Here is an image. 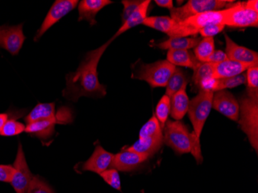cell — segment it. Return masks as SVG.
<instances>
[{
  "label": "cell",
  "mask_w": 258,
  "mask_h": 193,
  "mask_svg": "<svg viewBox=\"0 0 258 193\" xmlns=\"http://www.w3.org/2000/svg\"><path fill=\"white\" fill-rule=\"evenodd\" d=\"M113 40L110 39L96 50L88 52L77 71L67 75V86L63 91L64 98L76 102L81 97L103 98L106 95V87L98 80V65Z\"/></svg>",
  "instance_id": "obj_1"
},
{
  "label": "cell",
  "mask_w": 258,
  "mask_h": 193,
  "mask_svg": "<svg viewBox=\"0 0 258 193\" xmlns=\"http://www.w3.org/2000/svg\"><path fill=\"white\" fill-rule=\"evenodd\" d=\"M213 97L214 92L212 91H199L195 98L189 101V109L187 111L194 127V132L191 133L194 142L191 153L198 164L203 162L200 139L204 124L212 109Z\"/></svg>",
  "instance_id": "obj_2"
},
{
  "label": "cell",
  "mask_w": 258,
  "mask_h": 193,
  "mask_svg": "<svg viewBox=\"0 0 258 193\" xmlns=\"http://www.w3.org/2000/svg\"><path fill=\"white\" fill-rule=\"evenodd\" d=\"M238 122L256 152L258 151V90L247 89L240 103Z\"/></svg>",
  "instance_id": "obj_3"
},
{
  "label": "cell",
  "mask_w": 258,
  "mask_h": 193,
  "mask_svg": "<svg viewBox=\"0 0 258 193\" xmlns=\"http://www.w3.org/2000/svg\"><path fill=\"white\" fill-rule=\"evenodd\" d=\"M226 14L227 9L219 11L206 12L204 14L192 16L183 21L176 23V25L167 35L169 38H176L197 34L200 30L210 24L224 23Z\"/></svg>",
  "instance_id": "obj_4"
},
{
  "label": "cell",
  "mask_w": 258,
  "mask_h": 193,
  "mask_svg": "<svg viewBox=\"0 0 258 193\" xmlns=\"http://www.w3.org/2000/svg\"><path fill=\"white\" fill-rule=\"evenodd\" d=\"M176 67L169 63L167 59L158 60L152 63H140L136 65L132 78L146 81L151 88L166 87L169 78Z\"/></svg>",
  "instance_id": "obj_5"
},
{
  "label": "cell",
  "mask_w": 258,
  "mask_h": 193,
  "mask_svg": "<svg viewBox=\"0 0 258 193\" xmlns=\"http://www.w3.org/2000/svg\"><path fill=\"white\" fill-rule=\"evenodd\" d=\"M163 143L178 155L189 153L192 149V134L181 120H168L163 128Z\"/></svg>",
  "instance_id": "obj_6"
},
{
  "label": "cell",
  "mask_w": 258,
  "mask_h": 193,
  "mask_svg": "<svg viewBox=\"0 0 258 193\" xmlns=\"http://www.w3.org/2000/svg\"><path fill=\"white\" fill-rule=\"evenodd\" d=\"M233 1L227 0H189L185 5L175 8L170 11L171 18L176 23L183 21L185 19L204 14L206 12L219 11L224 10L227 4Z\"/></svg>",
  "instance_id": "obj_7"
},
{
  "label": "cell",
  "mask_w": 258,
  "mask_h": 193,
  "mask_svg": "<svg viewBox=\"0 0 258 193\" xmlns=\"http://www.w3.org/2000/svg\"><path fill=\"white\" fill-rule=\"evenodd\" d=\"M224 23L230 27H257L258 13L249 8L246 2L237 3L227 8Z\"/></svg>",
  "instance_id": "obj_8"
},
{
  "label": "cell",
  "mask_w": 258,
  "mask_h": 193,
  "mask_svg": "<svg viewBox=\"0 0 258 193\" xmlns=\"http://www.w3.org/2000/svg\"><path fill=\"white\" fill-rule=\"evenodd\" d=\"M72 120V113L69 110L59 111L53 118L38 120L30 123L26 125L25 132L29 134L34 135L41 140L50 139L55 132V125L56 124H67Z\"/></svg>",
  "instance_id": "obj_9"
},
{
  "label": "cell",
  "mask_w": 258,
  "mask_h": 193,
  "mask_svg": "<svg viewBox=\"0 0 258 193\" xmlns=\"http://www.w3.org/2000/svg\"><path fill=\"white\" fill-rule=\"evenodd\" d=\"M13 166L14 168V174L10 184L16 192L27 193L34 175L29 168L21 143L19 144L18 151Z\"/></svg>",
  "instance_id": "obj_10"
},
{
  "label": "cell",
  "mask_w": 258,
  "mask_h": 193,
  "mask_svg": "<svg viewBox=\"0 0 258 193\" xmlns=\"http://www.w3.org/2000/svg\"><path fill=\"white\" fill-rule=\"evenodd\" d=\"M79 1L78 0H56L46 14L41 27L37 30L34 40L37 41L55 23L60 21L70 12L76 8Z\"/></svg>",
  "instance_id": "obj_11"
},
{
  "label": "cell",
  "mask_w": 258,
  "mask_h": 193,
  "mask_svg": "<svg viewBox=\"0 0 258 193\" xmlns=\"http://www.w3.org/2000/svg\"><path fill=\"white\" fill-rule=\"evenodd\" d=\"M25 40L23 24L0 27V47L5 49L10 54H18Z\"/></svg>",
  "instance_id": "obj_12"
},
{
  "label": "cell",
  "mask_w": 258,
  "mask_h": 193,
  "mask_svg": "<svg viewBox=\"0 0 258 193\" xmlns=\"http://www.w3.org/2000/svg\"><path fill=\"white\" fill-rule=\"evenodd\" d=\"M212 108L217 110L223 115L234 121H238L240 106L234 96L227 91H217L214 93Z\"/></svg>",
  "instance_id": "obj_13"
},
{
  "label": "cell",
  "mask_w": 258,
  "mask_h": 193,
  "mask_svg": "<svg viewBox=\"0 0 258 193\" xmlns=\"http://www.w3.org/2000/svg\"><path fill=\"white\" fill-rule=\"evenodd\" d=\"M226 40V54L230 60L245 63L248 66L258 65V53L256 51L250 50L248 48L236 43L229 37L224 34Z\"/></svg>",
  "instance_id": "obj_14"
},
{
  "label": "cell",
  "mask_w": 258,
  "mask_h": 193,
  "mask_svg": "<svg viewBox=\"0 0 258 193\" xmlns=\"http://www.w3.org/2000/svg\"><path fill=\"white\" fill-rule=\"evenodd\" d=\"M114 155L103 149L100 145L96 146L89 159L82 165V170L90 171L101 175L111 168Z\"/></svg>",
  "instance_id": "obj_15"
},
{
  "label": "cell",
  "mask_w": 258,
  "mask_h": 193,
  "mask_svg": "<svg viewBox=\"0 0 258 193\" xmlns=\"http://www.w3.org/2000/svg\"><path fill=\"white\" fill-rule=\"evenodd\" d=\"M149 157L124 149L114 155L111 168L120 172H130L146 162Z\"/></svg>",
  "instance_id": "obj_16"
},
{
  "label": "cell",
  "mask_w": 258,
  "mask_h": 193,
  "mask_svg": "<svg viewBox=\"0 0 258 193\" xmlns=\"http://www.w3.org/2000/svg\"><path fill=\"white\" fill-rule=\"evenodd\" d=\"M113 4L110 0H82L79 2L78 12H79V18L78 21L86 20L91 26L96 24L97 14L102 10L104 7Z\"/></svg>",
  "instance_id": "obj_17"
},
{
  "label": "cell",
  "mask_w": 258,
  "mask_h": 193,
  "mask_svg": "<svg viewBox=\"0 0 258 193\" xmlns=\"http://www.w3.org/2000/svg\"><path fill=\"white\" fill-rule=\"evenodd\" d=\"M250 66L245 63H239L228 59L221 63H214L213 78L215 79L232 78L241 75Z\"/></svg>",
  "instance_id": "obj_18"
},
{
  "label": "cell",
  "mask_w": 258,
  "mask_h": 193,
  "mask_svg": "<svg viewBox=\"0 0 258 193\" xmlns=\"http://www.w3.org/2000/svg\"><path fill=\"white\" fill-rule=\"evenodd\" d=\"M150 4V0L143 1L142 4L138 7V8L133 12V14L127 18V20L124 23H122V25L121 26L117 33L112 37L113 40H114L116 37H118L122 33H125L130 29L136 27V26L140 25V24H143L144 20L147 18L148 12H149Z\"/></svg>",
  "instance_id": "obj_19"
},
{
  "label": "cell",
  "mask_w": 258,
  "mask_h": 193,
  "mask_svg": "<svg viewBox=\"0 0 258 193\" xmlns=\"http://www.w3.org/2000/svg\"><path fill=\"white\" fill-rule=\"evenodd\" d=\"M189 100L185 87L170 98L171 117L175 120H182L189 109Z\"/></svg>",
  "instance_id": "obj_20"
},
{
  "label": "cell",
  "mask_w": 258,
  "mask_h": 193,
  "mask_svg": "<svg viewBox=\"0 0 258 193\" xmlns=\"http://www.w3.org/2000/svg\"><path fill=\"white\" fill-rule=\"evenodd\" d=\"M167 60L174 66L184 67L196 70L201 62L196 58L194 53L187 50H169Z\"/></svg>",
  "instance_id": "obj_21"
},
{
  "label": "cell",
  "mask_w": 258,
  "mask_h": 193,
  "mask_svg": "<svg viewBox=\"0 0 258 193\" xmlns=\"http://www.w3.org/2000/svg\"><path fill=\"white\" fill-rule=\"evenodd\" d=\"M163 138H152V139H139L127 150L133 151L141 155L152 157L162 148Z\"/></svg>",
  "instance_id": "obj_22"
},
{
  "label": "cell",
  "mask_w": 258,
  "mask_h": 193,
  "mask_svg": "<svg viewBox=\"0 0 258 193\" xmlns=\"http://www.w3.org/2000/svg\"><path fill=\"white\" fill-rule=\"evenodd\" d=\"M55 113V103H39L33 107V109L27 114L25 117V121L27 124L53 118L56 116Z\"/></svg>",
  "instance_id": "obj_23"
},
{
  "label": "cell",
  "mask_w": 258,
  "mask_h": 193,
  "mask_svg": "<svg viewBox=\"0 0 258 193\" xmlns=\"http://www.w3.org/2000/svg\"><path fill=\"white\" fill-rule=\"evenodd\" d=\"M200 38H191V37H176V38H169L166 41L162 42L157 45L158 47L162 50H189L195 47L199 42L201 41Z\"/></svg>",
  "instance_id": "obj_24"
},
{
  "label": "cell",
  "mask_w": 258,
  "mask_h": 193,
  "mask_svg": "<svg viewBox=\"0 0 258 193\" xmlns=\"http://www.w3.org/2000/svg\"><path fill=\"white\" fill-rule=\"evenodd\" d=\"M189 81V77L187 76L186 74L182 69L175 68L174 73L169 78L166 85V95L170 99L175 93L186 87Z\"/></svg>",
  "instance_id": "obj_25"
},
{
  "label": "cell",
  "mask_w": 258,
  "mask_h": 193,
  "mask_svg": "<svg viewBox=\"0 0 258 193\" xmlns=\"http://www.w3.org/2000/svg\"><path fill=\"white\" fill-rule=\"evenodd\" d=\"M176 23L175 20L169 17H147L143 25L168 34Z\"/></svg>",
  "instance_id": "obj_26"
},
{
  "label": "cell",
  "mask_w": 258,
  "mask_h": 193,
  "mask_svg": "<svg viewBox=\"0 0 258 193\" xmlns=\"http://www.w3.org/2000/svg\"><path fill=\"white\" fill-rule=\"evenodd\" d=\"M215 51L214 37L204 38L194 47V55L199 61L206 62L210 55Z\"/></svg>",
  "instance_id": "obj_27"
},
{
  "label": "cell",
  "mask_w": 258,
  "mask_h": 193,
  "mask_svg": "<svg viewBox=\"0 0 258 193\" xmlns=\"http://www.w3.org/2000/svg\"><path fill=\"white\" fill-rule=\"evenodd\" d=\"M163 138V132L155 114L148 120L139 132V139Z\"/></svg>",
  "instance_id": "obj_28"
},
{
  "label": "cell",
  "mask_w": 258,
  "mask_h": 193,
  "mask_svg": "<svg viewBox=\"0 0 258 193\" xmlns=\"http://www.w3.org/2000/svg\"><path fill=\"white\" fill-rule=\"evenodd\" d=\"M214 73V63L201 62V65L194 70L192 81L196 88H199L201 81L209 78H213Z\"/></svg>",
  "instance_id": "obj_29"
},
{
  "label": "cell",
  "mask_w": 258,
  "mask_h": 193,
  "mask_svg": "<svg viewBox=\"0 0 258 193\" xmlns=\"http://www.w3.org/2000/svg\"><path fill=\"white\" fill-rule=\"evenodd\" d=\"M170 110V99L167 95L165 94L158 103L156 108V114H155L162 129L165 127V124L168 120Z\"/></svg>",
  "instance_id": "obj_30"
},
{
  "label": "cell",
  "mask_w": 258,
  "mask_h": 193,
  "mask_svg": "<svg viewBox=\"0 0 258 193\" xmlns=\"http://www.w3.org/2000/svg\"><path fill=\"white\" fill-rule=\"evenodd\" d=\"M217 80H218V83H217V91L232 89V88H236V87L246 84V83H247L246 74L243 73L235 77H232V78Z\"/></svg>",
  "instance_id": "obj_31"
},
{
  "label": "cell",
  "mask_w": 258,
  "mask_h": 193,
  "mask_svg": "<svg viewBox=\"0 0 258 193\" xmlns=\"http://www.w3.org/2000/svg\"><path fill=\"white\" fill-rule=\"evenodd\" d=\"M26 125L14 119H9L4 127L0 129V136H18L25 132Z\"/></svg>",
  "instance_id": "obj_32"
},
{
  "label": "cell",
  "mask_w": 258,
  "mask_h": 193,
  "mask_svg": "<svg viewBox=\"0 0 258 193\" xmlns=\"http://www.w3.org/2000/svg\"><path fill=\"white\" fill-rule=\"evenodd\" d=\"M27 193H55V191L43 178L39 175H34Z\"/></svg>",
  "instance_id": "obj_33"
},
{
  "label": "cell",
  "mask_w": 258,
  "mask_h": 193,
  "mask_svg": "<svg viewBox=\"0 0 258 193\" xmlns=\"http://www.w3.org/2000/svg\"><path fill=\"white\" fill-rule=\"evenodd\" d=\"M100 175L104 179V182L108 183L110 186L118 191L121 190V178L118 171L111 168L108 170L104 171Z\"/></svg>",
  "instance_id": "obj_34"
},
{
  "label": "cell",
  "mask_w": 258,
  "mask_h": 193,
  "mask_svg": "<svg viewBox=\"0 0 258 193\" xmlns=\"http://www.w3.org/2000/svg\"><path fill=\"white\" fill-rule=\"evenodd\" d=\"M143 1L140 0H124L121 2L123 7L122 14H121V21L124 23L130 16L133 14V12L138 8Z\"/></svg>",
  "instance_id": "obj_35"
},
{
  "label": "cell",
  "mask_w": 258,
  "mask_h": 193,
  "mask_svg": "<svg viewBox=\"0 0 258 193\" xmlns=\"http://www.w3.org/2000/svg\"><path fill=\"white\" fill-rule=\"evenodd\" d=\"M246 80L249 90H258V65L247 68Z\"/></svg>",
  "instance_id": "obj_36"
},
{
  "label": "cell",
  "mask_w": 258,
  "mask_h": 193,
  "mask_svg": "<svg viewBox=\"0 0 258 193\" xmlns=\"http://www.w3.org/2000/svg\"><path fill=\"white\" fill-rule=\"evenodd\" d=\"M226 26L224 23H216V24H210L207 27H204L202 30H200L199 33L204 38L207 37H214L216 35L221 33L225 28Z\"/></svg>",
  "instance_id": "obj_37"
},
{
  "label": "cell",
  "mask_w": 258,
  "mask_h": 193,
  "mask_svg": "<svg viewBox=\"0 0 258 193\" xmlns=\"http://www.w3.org/2000/svg\"><path fill=\"white\" fill-rule=\"evenodd\" d=\"M14 168L11 165H0V182H11L14 176Z\"/></svg>",
  "instance_id": "obj_38"
},
{
  "label": "cell",
  "mask_w": 258,
  "mask_h": 193,
  "mask_svg": "<svg viewBox=\"0 0 258 193\" xmlns=\"http://www.w3.org/2000/svg\"><path fill=\"white\" fill-rule=\"evenodd\" d=\"M217 83L218 80L214 78H209L201 81L199 85V91H212L216 92L217 91Z\"/></svg>",
  "instance_id": "obj_39"
},
{
  "label": "cell",
  "mask_w": 258,
  "mask_h": 193,
  "mask_svg": "<svg viewBox=\"0 0 258 193\" xmlns=\"http://www.w3.org/2000/svg\"><path fill=\"white\" fill-rule=\"evenodd\" d=\"M228 59L225 52L222 50H215L212 54L210 55V57L207 59V63H218L221 62L225 61Z\"/></svg>",
  "instance_id": "obj_40"
},
{
  "label": "cell",
  "mask_w": 258,
  "mask_h": 193,
  "mask_svg": "<svg viewBox=\"0 0 258 193\" xmlns=\"http://www.w3.org/2000/svg\"><path fill=\"white\" fill-rule=\"evenodd\" d=\"M159 7H163V8L168 9L171 10L174 8L173 2L172 0H156L155 1Z\"/></svg>",
  "instance_id": "obj_41"
},
{
  "label": "cell",
  "mask_w": 258,
  "mask_h": 193,
  "mask_svg": "<svg viewBox=\"0 0 258 193\" xmlns=\"http://www.w3.org/2000/svg\"><path fill=\"white\" fill-rule=\"evenodd\" d=\"M247 5L249 8L258 13V1L257 0H248L247 1Z\"/></svg>",
  "instance_id": "obj_42"
},
{
  "label": "cell",
  "mask_w": 258,
  "mask_h": 193,
  "mask_svg": "<svg viewBox=\"0 0 258 193\" xmlns=\"http://www.w3.org/2000/svg\"><path fill=\"white\" fill-rule=\"evenodd\" d=\"M8 120V114H0V129L4 127V124L7 123V121Z\"/></svg>",
  "instance_id": "obj_43"
}]
</instances>
